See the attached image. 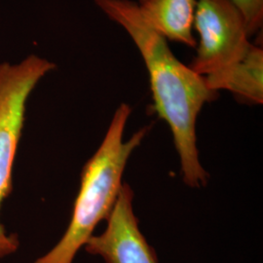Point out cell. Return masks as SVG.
<instances>
[{
	"label": "cell",
	"instance_id": "cell-1",
	"mask_svg": "<svg viewBox=\"0 0 263 263\" xmlns=\"http://www.w3.org/2000/svg\"><path fill=\"white\" fill-rule=\"evenodd\" d=\"M105 16L129 34L141 53L149 76L153 107L172 131L179 153L183 181L199 188L207 184L208 173L199 159L196 122L203 106L218 98L204 76L182 64L165 38L141 17L131 0H94Z\"/></svg>",
	"mask_w": 263,
	"mask_h": 263
},
{
	"label": "cell",
	"instance_id": "cell-2",
	"mask_svg": "<svg viewBox=\"0 0 263 263\" xmlns=\"http://www.w3.org/2000/svg\"><path fill=\"white\" fill-rule=\"evenodd\" d=\"M131 112L127 104L116 109L104 141L81 172L80 189L66 233L51 251L33 263L73 262L78 251L93 236L96 226L110 215L122 186L127 162L149 131L148 126L143 127L124 141Z\"/></svg>",
	"mask_w": 263,
	"mask_h": 263
},
{
	"label": "cell",
	"instance_id": "cell-3",
	"mask_svg": "<svg viewBox=\"0 0 263 263\" xmlns=\"http://www.w3.org/2000/svg\"><path fill=\"white\" fill-rule=\"evenodd\" d=\"M56 65L30 55L17 65H0V210L12 191V169L24 128L27 101L39 80ZM18 236L7 234L0 222V258L19 249Z\"/></svg>",
	"mask_w": 263,
	"mask_h": 263
},
{
	"label": "cell",
	"instance_id": "cell-4",
	"mask_svg": "<svg viewBox=\"0 0 263 263\" xmlns=\"http://www.w3.org/2000/svg\"><path fill=\"white\" fill-rule=\"evenodd\" d=\"M194 28L199 42L189 67L199 76L235 64L253 45L244 20L228 0H197Z\"/></svg>",
	"mask_w": 263,
	"mask_h": 263
},
{
	"label": "cell",
	"instance_id": "cell-5",
	"mask_svg": "<svg viewBox=\"0 0 263 263\" xmlns=\"http://www.w3.org/2000/svg\"><path fill=\"white\" fill-rule=\"evenodd\" d=\"M134 192L123 183L106 228L100 235H93L85 250L99 255L104 263H158L153 248L141 233L133 208Z\"/></svg>",
	"mask_w": 263,
	"mask_h": 263
},
{
	"label": "cell",
	"instance_id": "cell-6",
	"mask_svg": "<svg viewBox=\"0 0 263 263\" xmlns=\"http://www.w3.org/2000/svg\"><path fill=\"white\" fill-rule=\"evenodd\" d=\"M137 5L146 24L162 37L196 47L193 27L197 0H139Z\"/></svg>",
	"mask_w": 263,
	"mask_h": 263
},
{
	"label": "cell",
	"instance_id": "cell-7",
	"mask_svg": "<svg viewBox=\"0 0 263 263\" xmlns=\"http://www.w3.org/2000/svg\"><path fill=\"white\" fill-rule=\"evenodd\" d=\"M204 78L209 88L216 92L226 90L243 103L262 104V48L253 44L240 61Z\"/></svg>",
	"mask_w": 263,
	"mask_h": 263
},
{
	"label": "cell",
	"instance_id": "cell-8",
	"mask_svg": "<svg viewBox=\"0 0 263 263\" xmlns=\"http://www.w3.org/2000/svg\"><path fill=\"white\" fill-rule=\"evenodd\" d=\"M244 20L248 35L251 37L263 26V0H228Z\"/></svg>",
	"mask_w": 263,
	"mask_h": 263
}]
</instances>
